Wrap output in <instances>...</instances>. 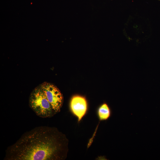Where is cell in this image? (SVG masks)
I'll return each mask as SVG.
<instances>
[{
    "instance_id": "obj_5",
    "label": "cell",
    "mask_w": 160,
    "mask_h": 160,
    "mask_svg": "<svg viewBox=\"0 0 160 160\" xmlns=\"http://www.w3.org/2000/svg\"><path fill=\"white\" fill-rule=\"evenodd\" d=\"M98 113L100 120H105L111 116V111L108 105L106 103H104L99 107Z\"/></svg>"
},
{
    "instance_id": "obj_4",
    "label": "cell",
    "mask_w": 160,
    "mask_h": 160,
    "mask_svg": "<svg viewBox=\"0 0 160 160\" xmlns=\"http://www.w3.org/2000/svg\"><path fill=\"white\" fill-rule=\"evenodd\" d=\"M70 108L73 113L80 121L86 113L87 102L84 97L76 95L73 97L70 102Z\"/></svg>"
},
{
    "instance_id": "obj_2",
    "label": "cell",
    "mask_w": 160,
    "mask_h": 160,
    "mask_svg": "<svg viewBox=\"0 0 160 160\" xmlns=\"http://www.w3.org/2000/svg\"><path fill=\"white\" fill-rule=\"evenodd\" d=\"M29 103L31 108L39 117L50 118L56 114L39 86L36 87L31 93Z\"/></svg>"
},
{
    "instance_id": "obj_3",
    "label": "cell",
    "mask_w": 160,
    "mask_h": 160,
    "mask_svg": "<svg viewBox=\"0 0 160 160\" xmlns=\"http://www.w3.org/2000/svg\"><path fill=\"white\" fill-rule=\"evenodd\" d=\"M50 103L53 109L56 113L62 106L63 98L59 89L52 84L45 82L39 85Z\"/></svg>"
},
{
    "instance_id": "obj_1",
    "label": "cell",
    "mask_w": 160,
    "mask_h": 160,
    "mask_svg": "<svg viewBox=\"0 0 160 160\" xmlns=\"http://www.w3.org/2000/svg\"><path fill=\"white\" fill-rule=\"evenodd\" d=\"M68 140L55 127H36L24 133L6 151L5 160H62L66 157Z\"/></svg>"
}]
</instances>
